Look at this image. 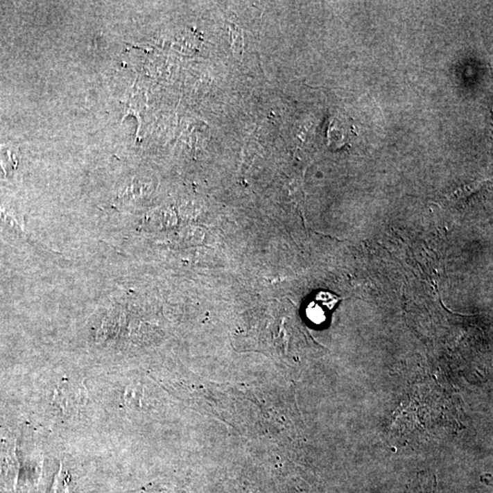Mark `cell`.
<instances>
[{"instance_id":"6da1fadb","label":"cell","mask_w":493,"mask_h":493,"mask_svg":"<svg viewBox=\"0 0 493 493\" xmlns=\"http://www.w3.org/2000/svg\"><path fill=\"white\" fill-rule=\"evenodd\" d=\"M85 389L73 385H62L56 390V400L64 411H73L85 405Z\"/></svg>"},{"instance_id":"7a4b0ae2","label":"cell","mask_w":493,"mask_h":493,"mask_svg":"<svg viewBox=\"0 0 493 493\" xmlns=\"http://www.w3.org/2000/svg\"><path fill=\"white\" fill-rule=\"evenodd\" d=\"M230 37H232L233 53L237 56L242 57L244 49L243 34L241 28L237 25L230 23Z\"/></svg>"},{"instance_id":"3957f363","label":"cell","mask_w":493,"mask_h":493,"mask_svg":"<svg viewBox=\"0 0 493 493\" xmlns=\"http://www.w3.org/2000/svg\"><path fill=\"white\" fill-rule=\"evenodd\" d=\"M53 493H68L67 484H66L64 477L62 475V472H60L57 476L56 481L54 483Z\"/></svg>"}]
</instances>
